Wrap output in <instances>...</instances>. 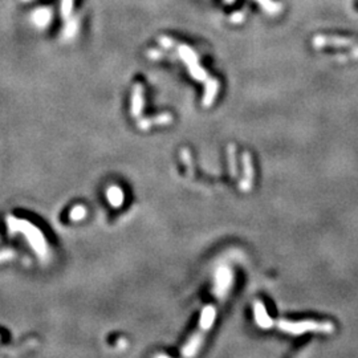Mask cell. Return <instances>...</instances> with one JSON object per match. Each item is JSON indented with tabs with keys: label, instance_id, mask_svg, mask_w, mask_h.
<instances>
[{
	"label": "cell",
	"instance_id": "15",
	"mask_svg": "<svg viewBox=\"0 0 358 358\" xmlns=\"http://www.w3.org/2000/svg\"><path fill=\"white\" fill-rule=\"evenodd\" d=\"M86 217V208L84 207V206H76V207L72 208V211H70L69 218L72 220H81L84 219V218Z\"/></svg>",
	"mask_w": 358,
	"mask_h": 358
},
{
	"label": "cell",
	"instance_id": "5",
	"mask_svg": "<svg viewBox=\"0 0 358 358\" xmlns=\"http://www.w3.org/2000/svg\"><path fill=\"white\" fill-rule=\"evenodd\" d=\"M233 281V273L232 271L226 266L219 267L215 273V285H214V293L217 296L218 301L222 302L226 299L228 293H230L231 288H232Z\"/></svg>",
	"mask_w": 358,
	"mask_h": 358
},
{
	"label": "cell",
	"instance_id": "23",
	"mask_svg": "<svg viewBox=\"0 0 358 358\" xmlns=\"http://www.w3.org/2000/svg\"><path fill=\"white\" fill-rule=\"evenodd\" d=\"M350 57H354V59H357V57H358V48H355V50L353 51L352 55H349V56L342 57V59H350Z\"/></svg>",
	"mask_w": 358,
	"mask_h": 358
},
{
	"label": "cell",
	"instance_id": "7",
	"mask_svg": "<svg viewBox=\"0 0 358 358\" xmlns=\"http://www.w3.org/2000/svg\"><path fill=\"white\" fill-rule=\"evenodd\" d=\"M354 44V40L346 39V37H335V36H322L319 35L313 39V46L316 48H322V46L326 45H333V46H348L353 45Z\"/></svg>",
	"mask_w": 358,
	"mask_h": 358
},
{
	"label": "cell",
	"instance_id": "17",
	"mask_svg": "<svg viewBox=\"0 0 358 358\" xmlns=\"http://www.w3.org/2000/svg\"><path fill=\"white\" fill-rule=\"evenodd\" d=\"M72 7H73V0H63L61 3V15H63L65 19L70 16L72 13Z\"/></svg>",
	"mask_w": 358,
	"mask_h": 358
},
{
	"label": "cell",
	"instance_id": "3",
	"mask_svg": "<svg viewBox=\"0 0 358 358\" xmlns=\"http://www.w3.org/2000/svg\"><path fill=\"white\" fill-rule=\"evenodd\" d=\"M275 326L280 330L292 336H300L308 332L333 333L335 325L330 321H316V320H302V321H289V320H277Z\"/></svg>",
	"mask_w": 358,
	"mask_h": 358
},
{
	"label": "cell",
	"instance_id": "11",
	"mask_svg": "<svg viewBox=\"0 0 358 358\" xmlns=\"http://www.w3.org/2000/svg\"><path fill=\"white\" fill-rule=\"evenodd\" d=\"M171 121H173L171 114H169V113H163V114H159L158 117H154V118H151V120H142V121H139L138 128L148 129L149 126H151V124H154V125H168V124H170Z\"/></svg>",
	"mask_w": 358,
	"mask_h": 358
},
{
	"label": "cell",
	"instance_id": "8",
	"mask_svg": "<svg viewBox=\"0 0 358 358\" xmlns=\"http://www.w3.org/2000/svg\"><path fill=\"white\" fill-rule=\"evenodd\" d=\"M253 312H255V321L261 329H270L275 326V321L270 317L267 312L266 306L261 301H256L253 305Z\"/></svg>",
	"mask_w": 358,
	"mask_h": 358
},
{
	"label": "cell",
	"instance_id": "12",
	"mask_svg": "<svg viewBox=\"0 0 358 358\" xmlns=\"http://www.w3.org/2000/svg\"><path fill=\"white\" fill-rule=\"evenodd\" d=\"M109 203L112 204L113 207H120L124 203V193L118 186H112L109 187L108 193H106Z\"/></svg>",
	"mask_w": 358,
	"mask_h": 358
},
{
	"label": "cell",
	"instance_id": "4",
	"mask_svg": "<svg viewBox=\"0 0 358 358\" xmlns=\"http://www.w3.org/2000/svg\"><path fill=\"white\" fill-rule=\"evenodd\" d=\"M178 52H179L181 59L183 60V63L187 65L190 75L193 76L195 80H198V81H207V80L210 79V77L207 76V73H206V70L199 65V63H198L197 53L191 50L190 46L179 45Z\"/></svg>",
	"mask_w": 358,
	"mask_h": 358
},
{
	"label": "cell",
	"instance_id": "10",
	"mask_svg": "<svg viewBox=\"0 0 358 358\" xmlns=\"http://www.w3.org/2000/svg\"><path fill=\"white\" fill-rule=\"evenodd\" d=\"M218 90H219V81L215 79H208L206 81V90H204L203 96V106L208 108V106L212 105L215 97L218 94Z\"/></svg>",
	"mask_w": 358,
	"mask_h": 358
},
{
	"label": "cell",
	"instance_id": "1",
	"mask_svg": "<svg viewBox=\"0 0 358 358\" xmlns=\"http://www.w3.org/2000/svg\"><path fill=\"white\" fill-rule=\"evenodd\" d=\"M215 319H217V308L214 305L204 306L201 315V321H199V328L197 332L193 335L187 344L182 349V355L184 357H193L199 352L201 346L203 345L206 336L210 332L212 325H214Z\"/></svg>",
	"mask_w": 358,
	"mask_h": 358
},
{
	"label": "cell",
	"instance_id": "18",
	"mask_svg": "<svg viewBox=\"0 0 358 358\" xmlns=\"http://www.w3.org/2000/svg\"><path fill=\"white\" fill-rule=\"evenodd\" d=\"M76 28H77V27H76V20H69L65 27V32H64V36H65L66 39L72 37L73 35L76 33Z\"/></svg>",
	"mask_w": 358,
	"mask_h": 358
},
{
	"label": "cell",
	"instance_id": "20",
	"mask_svg": "<svg viewBox=\"0 0 358 358\" xmlns=\"http://www.w3.org/2000/svg\"><path fill=\"white\" fill-rule=\"evenodd\" d=\"M13 256H15V252H13L12 250L0 251V261H3V260H10L12 259Z\"/></svg>",
	"mask_w": 358,
	"mask_h": 358
},
{
	"label": "cell",
	"instance_id": "2",
	"mask_svg": "<svg viewBox=\"0 0 358 358\" xmlns=\"http://www.w3.org/2000/svg\"><path fill=\"white\" fill-rule=\"evenodd\" d=\"M7 224L10 227L11 233L15 232H21L26 235V237L30 242L35 252L39 255V257H45L46 253H48V246H46V240L44 237V235L41 233V231L37 228V227L33 226L32 223H28L23 219H15L12 217L7 218Z\"/></svg>",
	"mask_w": 358,
	"mask_h": 358
},
{
	"label": "cell",
	"instance_id": "19",
	"mask_svg": "<svg viewBox=\"0 0 358 358\" xmlns=\"http://www.w3.org/2000/svg\"><path fill=\"white\" fill-rule=\"evenodd\" d=\"M182 159H183V162L186 163V166H187V170L190 169V174H193V166H191L190 151L186 150V149H183V150H182Z\"/></svg>",
	"mask_w": 358,
	"mask_h": 358
},
{
	"label": "cell",
	"instance_id": "24",
	"mask_svg": "<svg viewBox=\"0 0 358 358\" xmlns=\"http://www.w3.org/2000/svg\"><path fill=\"white\" fill-rule=\"evenodd\" d=\"M226 2H227V3H232L233 0H226Z\"/></svg>",
	"mask_w": 358,
	"mask_h": 358
},
{
	"label": "cell",
	"instance_id": "14",
	"mask_svg": "<svg viewBox=\"0 0 358 358\" xmlns=\"http://www.w3.org/2000/svg\"><path fill=\"white\" fill-rule=\"evenodd\" d=\"M227 157H228V168H230L231 177L235 178L237 175V166H236V148L235 145L230 144L227 148Z\"/></svg>",
	"mask_w": 358,
	"mask_h": 358
},
{
	"label": "cell",
	"instance_id": "6",
	"mask_svg": "<svg viewBox=\"0 0 358 358\" xmlns=\"http://www.w3.org/2000/svg\"><path fill=\"white\" fill-rule=\"evenodd\" d=\"M242 163H243V179L240 181L239 188L240 191L243 193H248L251 191L253 186V177H255V171H253V163H252V157L248 151L243 153V157H242Z\"/></svg>",
	"mask_w": 358,
	"mask_h": 358
},
{
	"label": "cell",
	"instance_id": "22",
	"mask_svg": "<svg viewBox=\"0 0 358 358\" xmlns=\"http://www.w3.org/2000/svg\"><path fill=\"white\" fill-rule=\"evenodd\" d=\"M159 43H161L163 46H171L173 45V40L169 39V37H161Z\"/></svg>",
	"mask_w": 358,
	"mask_h": 358
},
{
	"label": "cell",
	"instance_id": "16",
	"mask_svg": "<svg viewBox=\"0 0 358 358\" xmlns=\"http://www.w3.org/2000/svg\"><path fill=\"white\" fill-rule=\"evenodd\" d=\"M257 2L261 4V7H263L267 12L276 13L277 11H279V4L273 3V2H271V0H257Z\"/></svg>",
	"mask_w": 358,
	"mask_h": 358
},
{
	"label": "cell",
	"instance_id": "21",
	"mask_svg": "<svg viewBox=\"0 0 358 358\" xmlns=\"http://www.w3.org/2000/svg\"><path fill=\"white\" fill-rule=\"evenodd\" d=\"M243 16L244 15L242 12H236V13H233L230 20L232 21V23H240V21L243 20Z\"/></svg>",
	"mask_w": 358,
	"mask_h": 358
},
{
	"label": "cell",
	"instance_id": "9",
	"mask_svg": "<svg viewBox=\"0 0 358 358\" xmlns=\"http://www.w3.org/2000/svg\"><path fill=\"white\" fill-rule=\"evenodd\" d=\"M144 109V88L141 84H137L133 88L132 96V115L134 118H138Z\"/></svg>",
	"mask_w": 358,
	"mask_h": 358
},
{
	"label": "cell",
	"instance_id": "13",
	"mask_svg": "<svg viewBox=\"0 0 358 358\" xmlns=\"http://www.w3.org/2000/svg\"><path fill=\"white\" fill-rule=\"evenodd\" d=\"M51 16H52L51 10H48V8H40V10L33 12L32 19L37 27H45L51 21Z\"/></svg>",
	"mask_w": 358,
	"mask_h": 358
}]
</instances>
